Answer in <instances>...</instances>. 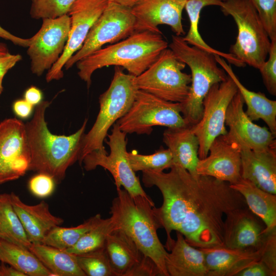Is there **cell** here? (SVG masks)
I'll use <instances>...</instances> for the list:
<instances>
[{
  "mask_svg": "<svg viewBox=\"0 0 276 276\" xmlns=\"http://www.w3.org/2000/svg\"><path fill=\"white\" fill-rule=\"evenodd\" d=\"M181 108L180 103L167 101L138 90L129 110L116 123L126 134H150L153 126L174 128L188 125Z\"/></svg>",
  "mask_w": 276,
  "mask_h": 276,
  "instance_id": "9",
  "label": "cell"
},
{
  "mask_svg": "<svg viewBox=\"0 0 276 276\" xmlns=\"http://www.w3.org/2000/svg\"><path fill=\"white\" fill-rule=\"evenodd\" d=\"M225 0H187L185 9L190 20V28L187 34L182 37L183 40L190 45L196 47L213 55H219L230 64L240 66L241 62L229 53L218 51L208 45L201 36L198 30L200 13L208 6H220Z\"/></svg>",
  "mask_w": 276,
  "mask_h": 276,
  "instance_id": "30",
  "label": "cell"
},
{
  "mask_svg": "<svg viewBox=\"0 0 276 276\" xmlns=\"http://www.w3.org/2000/svg\"><path fill=\"white\" fill-rule=\"evenodd\" d=\"M3 78L4 77H0V96L2 94L3 90Z\"/></svg>",
  "mask_w": 276,
  "mask_h": 276,
  "instance_id": "49",
  "label": "cell"
},
{
  "mask_svg": "<svg viewBox=\"0 0 276 276\" xmlns=\"http://www.w3.org/2000/svg\"><path fill=\"white\" fill-rule=\"evenodd\" d=\"M0 38L10 41L14 44L24 48H27L30 41V38H22L11 34L1 26Z\"/></svg>",
  "mask_w": 276,
  "mask_h": 276,
  "instance_id": "45",
  "label": "cell"
},
{
  "mask_svg": "<svg viewBox=\"0 0 276 276\" xmlns=\"http://www.w3.org/2000/svg\"><path fill=\"white\" fill-rule=\"evenodd\" d=\"M198 175L212 177L229 185L241 178V159L238 143L227 133L217 137L212 143L207 156L199 159Z\"/></svg>",
  "mask_w": 276,
  "mask_h": 276,
  "instance_id": "16",
  "label": "cell"
},
{
  "mask_svg": "<svg viewBox=\"0 0 276 276\" xmlns=\"http://www.w3.org/2000/svg\"><path fill=\"white\" fill-rule=\"evenodd\" d=\"M126 133L122 131L117 123L113 125L108 140H105L110 148L108 155L106 150H94L87 154L82 163L88 171L101 166L107 170L113 176L117 190L121 187L132 197H150L141 186L139 178L132 170L127 157Z\"/></svg>",
  "mask_w": 276,
  "mask_h": 276,
  "instance_id": "10",
  "label": "cell"
},
{
  "mask_svg": "<svg viewBox=\"0 0 276 276\" xmlns=\"http://www.w3.org/2000/svg\"><path fill=\"white\" fill-rule=\"evenodd\" d=\"M185 0H140L131 8L135 18V32L160 34L157 26L167 25L177 36L185 34L182 12Z\"/></svg>",
  "mask_w": 276,
  "mask_h": 276,
  "instance_id": "17",
  "label": "cell"
},
{
  "mask_svg": "<svg viewBox=\"0 0 276 276\" xmlns=\"http://www.w3.org/2000/svg\"><path fill=\"white\" fill-rule=\"evenodd\" d=\"M232 138L240 147L241 178L276 195V147L256 151L240 141Z\"/></svg>",
  "mask_w": 276,
  "mask_h": 276,
  "instance_id": "20",
  "label": "cell"
},
{
  "mask_svg": "<svg viewBox=\"0 0 276 276\" xmlns=\"http://www.w3.org/2000/svg\"><path fill=\"white\" fill-rule=\"evenodd\" d=\"M256 9L270 40L276 39V0H249Z\"/></svg>",
  "mask_w": 276,
  "mask_h": 276,
  "instance_id": "37",
  "label": "cell"
},
{
  "mask_svg": "<svg viewBox=\"0 0 276 276\" xmlns=\"http://www.w3.org/2000/svg\"><path fill=\"white\" fill-rule=\"evenodd\" d=\"M30 153L25 124L16 118L0 122V184L16 180L29 171Z\"/></svg>",
  "mask_w": 276,
  "mask_h": 276,
  "instance_id": "14",
  "label": "cell"
},
{
  "mask_svg": "<svg viewBox=\"0 0 276 276\" xmlns=\"http://www.w3.org/2000/svg\"><path fill=\"white\" fill-rule=\"evenodd\" d=\"M21 59L19 54H8L0 56V77H4L7 73Z\"/></svg>",
  "mask_w": 276,
  "mask_h": 276,
  "instance_id": "43",
  "label": "cell"
},
{
  "mask_svg": "<svg viewBox=\"0 0 276 276\" xmlns=\"http://www.w3.org/2000/svg\"><path fill=\"white\" fill-rule=\"evenodd\" d=\"M168 47V42L160 34L135 32L122 41L101 48L77 62L78 75L88 87L94 72L105 66H121L137 77Z\"/></svg>",
  "mask_w": 276,
  "mask_h": 276,
  "instance_id": "4",
  "label": "cell"
},
{
  "mask_svg": "<svg viewBox=\"0 0 276 276\" xmlns=\"http://www.w3.org/2000/svg\"><path fill=\"white\" fill-rule=\"evenodd\" d=\"M237 91L235 83L228 76L226 80L214 84L204 97L202 117L197 123L191 126L199 141V159L207 156L211 144L217 137L227 133L226 111Z\"/></svg>",
  "mask_w": 276,
  "mask_h": 276,
  "instance_id": "12",
  "label": "cell"
},
{
  "mask_svg": "<svg viewBox=\"0 0 276 276\" xmlns=\"http://www.w3.org/2000/svg\"><path fill=\"white\" fill-rule=\"evenodd\" d=\"M244 104L243 98L238 90L226 111L225 126L229 128L227 134L253 150L276 147L275 135L268 128L255 124L245 113Z\"/></svg>",
  "mask_w": 276,
  "mask_h": 276,
  "instance_id": "19",
  "label": "cell"
},
{
  "mask_svg": "<svg viewBox=\"0 0 276 276\" xmlns=\"http://www.w3.org/2000/svg\"><path fill=\"white\" fill-rule=\"evenodd\" d=\"M42 93L35 86H31L25 92L24 99L33 106L37 105L42 102Z\"/></svg>",
  "mask_w": 276,
  "mask_h": 276,
  "instance_id": "44",
  "label": "cell"
},
{
  "mask_svg": "<svg viewBox=\"0 0 276 276\" xmlns=\"http://www.w3.org/2000/svg\"><path fill=\"white\" fill-rule=\"evenodd\" d=\"M55 180L49 174L38 173L30 178L28 187L31 193L38 198H45L54 192Z\"/></svg>",
  "mask_w": 276,
  "mask_h": 276,
  "instance_id": "39",
  "label": "cell"
},
{
  "mask_svg": "<svg viewBox=\"0 0 276 276\" xmlns=\"http://www.w3.org/2000/svg\"><path fill=\"white\" fill-rule=\"evenodd\" d=\"M108 2H111L118 4L128 7L129 8L133 7L140 0H107Z\"/></svg>",
  "mask_w": 276,
  "mask_h": 276,
  "instance_id": "47",
  "label": "cell"
},
{
  "mask_svg": "<svg viewBox=\"0 0 276 276\" xmlns=\"http://www.w3.org/2000/svg\"><path fill=\"white\" fill-rule=\"evenodd\" d=\"M169 47L191 70L189 95L180 104L181 113L186 123L193 126L202 117L203 100L211 87L226 80L228 75L218 66L214 55L189 45L180 36L172 35Z\"/></svg>",
  "mask_w": 276,
  "mask_h": 276,
  "instance_id": "5",
  "label": "cell"
},
{
  "mask_svg": "<svg viewBox=\"0 0 276 276\" xmlns=\"http://www.w3.org/2000/svg\"><path fill=\"white\" fill-rule=\"evenodd\" d=\"M163 140L173 156L174 164H177L194 177H197L199 141L191 126L169 128L163 133Z\"/></svg>",
  "mask_w": 276,
  "mask_h": 276,
  "instance_id": "25",
  "label": "cell"
},
{
  "mask_svg": "<svg viewBox=\"0 0 276 276\" xmlns=\"http://www.w3.org/2000/svg\"><path fill=\"white\" fill-rule=\"evenodd\" d=\"M70 27L68 14L42 19L40 29L30 38L27 47L33 74L41 76L58 61L64 51Z\"/></svg>",
  "mask_w": 276,
  "mask_h": 276,
  "instance_id": "13",
  "label": "cell"
},
{
  "mask_svg": "<svg viewBox=\"0 0 276 276\" xmlns=\"http://www.w3.org/2000/svg\"><path fill=\"white\" fill-rule=\"evenodd\" d=\"M34 1V0H32V1Z\"/></svg>",
  "mask_w": 276,
  "mask_h": 276,
  "instance_id": "50",
  "label": "cell"
},
{
  "mask_svg": "<svg viewBox=\"0 0 276 276\" xmlns=\"http://www.w3.org/2000/svg\"><path fill=\"white\" fill-rule=\"evenodd\" d=\"M108 3L107 0H77L68 15L71 27L64 51L58 61L48 70V82L63 77V68L67 60L82 46L91 28L100 16Z\"/></svg>",
  "mask_w": 276,
  "mask_h": 276,
  "instance_id": "15",
  "label": "cell"
},
{
  "mask_svg": "<svg viewBox=\"0 0 276 276\" xmlns=\"http://www.w3.org/2000/svg\"><path fill=\"white\" fill-rule=\"evenodd\" d=\"M268 58L258 69L269 94L276 95V39L270 40Z\"/></svg>",
  "mask_w": 276,
  "mask_h": 276,
  "instance_id": "38",
  "label": "cell"
},
{
  "mask_svg": "<svg viewBox=\"0 0 276 276\" xmlns=\"http://www.w3.org/2000/svg\"><path fill=\"white\" fill-rule=\"evenodd\" d=\"M77 0H34L30 14L34 19L54 18L68 14Z\"/></svg>",
  "mask_w": 276,
  "mask_h": 276,
  "instance_id": "36",
  "label": "cell"
},
{
  "mask_svg": "<svg viewBox=\"0 0 276 276\" xmlns=\"http://www.w3.org/2000/svg\"><path fill=\"white\" fill-rule=\"evenodd\" d=\"M102 219L101 215L98 214L76 226H56L47 235L42 244L61 250H66L73 247L87 232L95 226Z\"/></svg>",
  "mask_w": 276,
  "mask_h": 276,
  "instance_id": "32",
  "label": "cell"
},
{
  "mask_svg": "<svg viewBox=\"0 0 276 276\" xmlns=\"http://www.w3.org/2000/svg\"><path fill=\"white\" fill-rule=\"evenodd\" d=\"M127 157L132 170L137 171H163L174 165L173 156L169 149L161 148L150 155L128 152Z\"/></svg>",
  "mask_w": 276,
  "mask_h": 276,
  "instance_id": "34",
  "label": "cell"
},
{
  "mask_svg": "<svg viewBox=\"0 0 276 276\" xmlns=\"http://www.w3.org/2000/svg\"><path fill=\"white\" fill-rule=\"evenodd\" d=\"M0 261L26 276H53L29 248L2 239H0Z\"/></svg>",
  "mask_w": 276,
  "mask_h": 276,
  "instance_id": "29",
  "label": "cell"
},
{
  "mask_svg": "<svg viewBox=\"0 0 276 276\" xmlns=\"http://www.w3.org/2000/svg\"><path fill=\"white\" fill-rule=\"evenodd\" d=\"M214 57L216 62L235 83L247 106V110L245 111L246 115L252 121L262 120L269 130L276 135V101L268 99L261 92H255L247 89L234 73L230 63L219 55H214Z\"/></svg>",
  "mask_w": 276,
  "mask_h": 276,
  "instance_id": "24",
  "label": "cell"
},
{
  "mask_svg": "<svg viewBox=\"0 0 276 276\" xmlns=\"http://www.w3.org/2000/svg\"><path fill=\"white\" fill-rule=\"evenodd\" d=\"M2 263L0 265V276H26L14 267L9 265L7 266L5 263Z\"/></svg>",
  "mask_w": 276,
  "mask_h": 276,
  "instance_id": "46",
  "label": "cell"
},
{
  "mask_svg": "<svg viewBox=\"0 0 276 276\" xmlns=\"http://www.w3.org/2000/svg\"><path fill=\"white\" fill-rule=\"evenodd\" d=\"M230 186L243 196L248 209L264 222L265 233L276 230L275 194L267 192L242 178Z\"/></svg>",
  "mask_w": 276,
  "mask_h": 276,
  "instance_id": "27",
  "label": "cell"
},
{
  "mask_svg": "<svg viewBox=\"0 0 276 276\" xmlns=\"http://www.w3.org/2000/svg\"><path fill=\"white\" fill-rule=\"evenodd\" d=\"M148 184L156 186L163 196L162 206L155 210L166 232L168 250L174 240L171 237L173 231L195 247L223 245V216L247 206L228 183L208 176L194 177L177 164L169 172L152 173Z\"/></svg>",
  "mask_w": 276,
  "mask_h": 276,
  "instance_id": "1",
  "label": "cell"
},
{
  "mask_svg": "<svg viewBox=\"0 0 276 276\" xmlns=\"http://www.w3.org/2000/svg\"><path fill=\"white\" fill-rule=\"evenodd\" d=\"M186 64L166 49L143 73L136 77L139 90L164 100L182 103L188 97L191 75L183 73Z\"/></svg>",
  "mask_w": 276,
  "mask_h": 276,
  "instance_id": "8",
  "label": "cell"
},
{
  "mask_svg": "<svg viewBox=\"0 0 276 276\" xmlns=\"http://www.w3.org/2000/svg\"><path fill=\"white\" fill-rule=\"evenodd\" d=\"M10 53L6 44L0 41V56Z\"/></svg>",
  "mask_w": 276,
  "mask_h": 276,
  "instance_id": "48",
  "label": "cell"
},
{
  "mask_svg": "<svg viewBox=\"0 0 276 276\" xmlns=\"http://www.w3.org/2000/svg\"><path fill=\"white\" fill-rule=\"evenodd\" d=\"M135 76L124 73L116 66L108 88L99 97L100 109L96 120L89 132L85 134L79 162L94 150H106L103 142L109 129L129 110L138 88Z\"/></svg>",
  "mask_w": 276,
  "mask_h": 276,
  "instance_id": "6",
  "label": "cell"
},
{
  "mask_svg": "<svg viewBox=\"0 0 276 276\" xmlns=\"http://www.w3.org/2000/svg\"><path fill=\"white\" fill-rule=\"evenodd\" d=\"M13 208L18 216L31 244H41L49 232L60 226L63 219L53 215L44 201L35 205H28L14 193L10 194Z\"/></svg>",
  "mask_w": 276,
  "mask_h": 276,
  "instance_id": "21",
  "label": "cell"
},
{
  "mask_svg": "<svg viewBox=\"0 0 276 276\" xmlns=\"http://www.w3.org/2000/svg\"><path fill=\"white\" fill-rule=\"evenodd\" d=\"M104 247L116 276H129L145 256L127 235L115 228L108 235Z\"/></svg>",
  "mask_w": 276,
  "mask_h": 276,
  "instance_id": "26",
  "label": "cell"
},
{
  "mask_svg": "<svg viewBox=\"0 0 276 276\" xmlns=\"http://www.w3.org/2000/svg\"><path fill=\"white\" fill-rule=\"evenodd\" d=\"M224 15L235 21L238 34L229 53L245 65L259 69L266 60L270 39L249 0H225L219 6Z\"/></svg>",
  "mask_w": 276,
  "mask_h": 276,
  "instance_id": "7",
  "label": "cell"
},
{
  "mask_svg": "<svg viewBox=\"0 0 276 276\" xmlns=\"http://www.w3.org/2000/svg\"><path fill=\"white\" fill-rule=\"evenodd\" d=\"M49 105V102L42 101L36 105L33 118L25 124L31 158L29 170L49 174L59 182L64 179L67 168L79 160L87 119L73 134H53L45 120Z\"/></svg>",
  "mask_w": 276,
  "mask_h": 276,
  "instance_id": "2",
  "label": "cell"
},
{
  "mask_svg": "<svg viewBox=\"0 0 276 276\" xmlns=\"http://www.w3.org/2000/svg\"><path fill=\"white\" fill-rule=\"evenodd\" d=\"M151 198L131 196L125 189L117 190L110 214L115 228L123 231L143 254L156 264L160 275L169 276L165 265L168 252L157 234L162 227Z\"/></svg>",
  "mask_w": 276,
  "mask_h": 276,
  "instance_id": "3",
  "label": "cell"
},
{
  "mask_svg": "<svg viewBox=\"0 0 276 276\" xmlns=\"http://www.w3.org/2000/svg\"><path fill=\"white\" fill-rule=\"evenodd\" d=\"M15 114L21 119H26L30 117L33 110V106L24 99L15 101L12 105Z\"/></svg>",
  "mask_w": 276,
  "mask_h": 276,
  "instance_id": "42",
  "label": "cell"
},
{
  "mask_svg": "<svg viewBox=\"0 0 276 276\" xmlns=\"http://www.w3.org/2000/svg\"><path fill=\"white\" fill-rule=\"evenodd\" d=\"M185 1H187V0H185Z\"/></svg>",
  "mask_w": 276,
  "mask_h": 276,
  "instance_id": "51",
  "label": "cell"
},
{
  "mask_svg": "<svg viewBox=\"0 0 276 276\" xmlns=\"http://www.w3.org/2000/svg\"><path fill=\"white\" fill-rule=\"evenodd\" d=\"M276 271L270 269L263 262L259 260L246 267L237 276H275Z\"/></svg>",
  "mask_w": 276,
  "mask_h": 276,
  "instance_id": "41",
  "label": "cell"
},
{
  "mask_svg": "<svg viewBox=\"0 0 276 276\" xmlns=\"http://www.w3.org/2000/svg\"><path fill=\"white\" fill-rule=\"evenodd\" d=\"M75 255L79 266L86 276H116L105 247Z\"/></svg>",
  "mask_w": 276,
  "mask_h": 276,
  "instance_id": "35",
  "label": "cell"
},
{
  "mask_svg": "<svg viewBox=\"0 0 276 276\" xmlns=\"http://www.w3.org/2000/svg\"><path fill=\"white\" fill-rule=\"evenodd\" d=\"M29 249L53 276H86L75 255L43 244H31Z\"/></svg>",
  "mask_w": 276,
  "mask_h": 276,
  "instance_id": "28",
  "label": "cell"
},
{
  "mask_svg": "<svg viewBox=\"0 0 276 276\" xmlns=\"http://www.w3.org/2000/svg\"><path fill=\"white\" fill-rule=\"evenodd\" d=\"M114 228V224L111 217L102 219L73 247L65 250L74 255H78L104 248L108 235Z\"/></svg>",
  "mask_w": 276,
  "mask_h": 276,
  "instance_id": "33",
  "label": "cell"
},
{
  "mask_svg": "<svg viewBox=\"0 0 276 276\" xmlns=\"http://www.w3.org/2000/svg\"><path fill=\"white\" fill-rule=\"evenodd\" d=\"M207 276H235L260 259L258 250L231 248L224 245L201 248Z\"/></svg>",
  "mask_w": 276,
  "mask_h": 276,
  "instance_id": "22",
  "label": "cell"
},
{
  "mask_svg": "<svg viewBox=\"0 0 276 276\" xmlns=\"http://www.w3.org/2000/svg\"><path fill=\"white\" fill-rule=\"evenodd\" d=\"M224 221L223 245L243 249L258 250L266 233L264 222L246 207L236 209Z\"/></svg>",
  "mask_w": 276,
  "mask_h": 276,
  "instance_id": "18",
  "label": "cell"
},
{
  "mask_svg": "<svg viewBox=\"0 0 276 276\" xmlns=\"http://www.w3.org/2000/svg\"><path fill=\"white\" fill-rule=\"evenodd\" d=\"M260 251L259 260L276 271V230L266 233Z\"/></svg>",
  "mask_w": 276,
  "mask_h": 276,
  "instance_id": "40",
  "label": "cell"
},
{
  "mask_svg": "<svg viewBox=\"0 0 276 276\" xmlns=\"http://www.w3.org/2000/svg\"><path fill=\"white\" fill-rule=\"evenodd\" d=\"M165 259L169 276H207L204 254L191 245L179 232Z\"/></svg>",
  "mask_w": 276,
  "mask_h": 276,
  "instance_id": "23",
  "label": "cell"
},
{
  "mask_svg": "<svg viewBox=\"0 0 276 276\" xmlns=\"http://www.w3.org/2000/svg\"><path fill=\"white\" fill-rule=\"evenodd\" d=\"M135 18L131 8L108 2L93 25L81 48L66 62L68 70L77 62L102 48L106 43H114L135 32Z\"/></svg>",
  "mask_w": 276,
  "mask_h": 276,
  "instance_id": "11",
  "label": "cell"
},
{
  "mask_svg": "<svg viewBox=\"0 0 276 276\" xmlns=\"http://www.w3.org/2000/svg\"><path fill=\"white\" fill-rule=\"evenodd\" d=\"M0 239L29 249L31 245L8 193L0 194Z\"/></svg>",
  "mask_w": 276,
  "mask_h": 276,
  "instance_id": "31",
  "label": "cell"
}]
</instances>
